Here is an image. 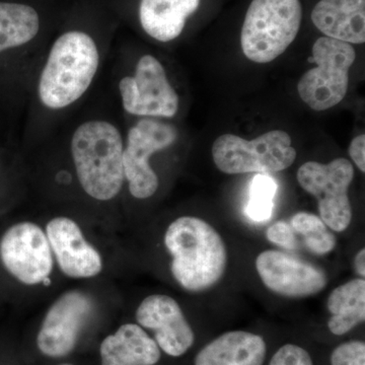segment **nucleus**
I'll return each mask as SVG.
<instances>
[{
    "instance_id": "obj_6",
    "label": "nucleus",
    "mask_w": 365,
    "mask_h": 365,
    "mask_svg": "<svg viewBox=\"0 0 365 365\" xmlns=\"http://www.w3.org/2000/svg\"><path fill=\"white\" fill-rule=\"evenodd\" d=\"M302 20L299 0H253L242 29L245 56L256 63L273 61L294 42Z\"/></svg>"
},
{
    "instance_id": "obj_23",
    "label": "nucleus",
    "mask_w": 365,
    "mask_h": 365,
    "mask_svg": "<svg viewBox=\"0 0 365 365\" xmlns=\"http://www.w3.org/2000/svg\"><path fill=\"white\" fill-rule=\"evenodd\" d=\"M331 365H365V343L351 340L341 343L330 355Z\"/></svg>"
},
{
    "instance_id": "obj_4",
    "label": "nucleus",
    "mask_w": 365,
    "mask_h": 365,
    "mask_svg": "<svg viewBox=\"0 0 365 365\" xmlns=\"http://www.w3.org/2000/svg\"><path fill=\"white\" fill-rule=\"evenodd\" d=\"M110 58L107 93L124 122L145 118L172 121L178 116L181 96L157 55L121 49Z\"/></svg>"
},
{
    "instance_id": "obj_30",
    "label": "nucleus",
    "mask_w": 365,
    "mask_h": 365,
    "mask_svg": "<svg viewBox=\"0 0 365 365\" xmlns=\"http://www.w3.org/2000/svg\"><path fill=\"white\" fill-rule=\"evenodd\" d=\"M58 365H74V364H58Z\"/></svg>"
},
{
    "instance_id": "obj_19",
    "label": "nucleus",
    "mask_w": 365,
    "mask_h": 365,
    "mask_svg": "<svg viewBox=\"0 0 365 365\" xmlns=\"http://www.w3.org/2000/svg\"><path fill=\"white\" fill-rule=\"evenodd\" d=\"M312 21L326 37L348 44L365 42V0H321Z\"/></svg>"
},
{
    "instance_id": "obj_8",
    "label": "nucleus",
    "mask_w": 365,
    "mask_h": 365,
    "mask_svg": "<svg viewBox=\"0 0 365 365\" xmlns=\"http://www.w3.org/2000/svg\"><path fill=\"white\" fill-rule=\"evenodd\" d=\"M216 167L225 174L280 172L289 168L297 158L287 132L271 130L253 140L234 134H223L212 146Z\"/></svg>"
},
{
    "instance_id": "obj_1",
    "label": "nucleus",
    "mask_w": 365,
    "mask_h": 365,
    "mask_svg": "<svg viewBox=\"0 0 365 365\" xmlns=\"http://www.w3.org/2000/svg\"><path fill=\"white\" fill-rule=\"evenodd\" d=\"M110 32L74 23L53 36L29 93L19 137L24 155L49 139L98 90L111 56Z\"/></svg>"
},
{
    "instance_id": "obj_29",
    "label": "nucleus",
    "mask_w": 365,
    "mask_h": 365,
    "mask_svg": "<svg viewBox=\"0 0 365 365\" xmlns=\"http://www.w3.org/2000/svg\"><path fill=\"white\" fill-rule=\"evenodd\" d=\"M2 127H4V125L2 123L1 119H0V130H1Z\"/></svg>"
},
{
    "instance_id": "obj_27",
    "label": "nucleus",
    "mask_w": 365,
    "mask_h": 365,
    "mask_svg": "<svg viewBox=\"0 0 365 365\" xmlns=\"http://www.w3.org/2000/svg\"><path fill=\"white\" fill-rule=\"evenodd\" d=\"M349 155L362 173L365 172V135L355 137L349 146Z\"/></svg>"
},
{
    "instance_id": "obj_12",
    "label": "nucleus",
    "mask_w": 365,
    "mask_h": 365,
    "mask_svg": "<svg viewBox=\"0 0 365 365\" xmlns=\"http://www.w3.org/2000/svg\"><path fill=\"white\" fill-rule=\"evenodd\" d=\"M93 309V300L81 290L60 295L48 309L38 331L36 345L41 354L53 359L71 355Z\"/></svg>"
},
{
    "instance_id": "obj_24",
    "label": "nucleus",
    "mask_w": 365,
    "mask_h": 365,
    "mask_svg": "<svg viewBox=\"0 0 365 365\" xmlns=\"http://www.w3.org/2000/svg\"><path fill=\"white\" fill-rule=\"evenodd\" d=\"M268 365H314V360L306 348L287 343L276 350Z\"/></svg>"
},
{
    "instance_id": "obj_25",
    "label": "nucleus",
    "mask_w": 365,
    "mask_h": 365,
    "mask_svg": "<svg viewBox=\"0 0 365 365\" xmlns=\"http://www.w3.org/2000/svg\"><path fill=\"white\" fill-rule=\"evenodd\" d=\"M23 155L20 146L14 150L11 146L0 143V203L6 197V181L11 177L14 167L20 165Z\"/></svg>"
},
{
    "instance_id": "obj_3",
    "label": "nucleus",
    "mask_w": 365,
    "mask_h": 365,
    "mask_svg": "<svg viewBox=\"0 0 365 365\" xmlns=\"http://www.w3.org/2000/svg\"><path fill=\"white\" fill-rule=\"evenodd\" d=\"M44 13L19 0H0V119L23 121L34 76L53 36Z\"/></svg>"
},
{
    "instance_id": "obj_22",
    "label": "nucleus",
    "mask_w": 365,
    "mask_h": 365,
    "mask_svg": "<svg viewBox=\"0 0 365 365\" xmlns=\"http://www.w3.org/2000/svg\"><path fill=\"white\" fill-rule=\"evenodd\" d=\"M277 189V182L268 175L258 174L252 180L246 207L250 220L256 222H265L270 220Z\"/></svg>"
},
{
    "instance_id": "obj_20",
    "label": "nucleus",
    "mask_w": 365,
    "mask_h": 365,
    "mask_svg": "<svg viewBox=\"0 0 365 365\" xmlns=\"http://www.w3.org/2000/svg\"><path fill=\"white\" fill-rule=\"evenodd\" d=\"M331 318L328 329L333 335L344 336L365 321V280L353 279L331 292L327 302Z\"/></svg>"
},
{
    "instance_id": "obj_13",
    "label": "nucleus",
    "mask_w": 365,
    "mask_h": 365,
    "mask_svg": "<svg viewBox=\"0 0 365 365\" xmlns=\"http://www.w3.org/2000/svg\"><path fill=\"white\" fill-rule=\"evenodd\" d=\"M256 269L269 290L292 299L318 294L328 284V278L322 269L276 250L262 252L257 257Z\"/></svg>"
},
{
    "instance_id": "obj_21",
    "label": "nucleus",
    "mask_w": 365,
    "mask_h": 365,
    "mask_svg": "<svg viewBox=\"0 0 365 365\" xmlns=\"http://www.w3.org/2000/svg\"><path fill=\"white\" fill-rule=\"evenodd\" d=\"M295 234L302 235V244L311 253L326 255L335 249L336 237L319 216L309 212H297L290 220Z\"/></svg>"
},
{
    "instance_id": "obj_26",
    "label": "nucleus",
    "mask_w": 365,
    "mask_h": 365,
    "mask_svg": "<svg viewBox=\"0 0 365 365\" xmlns=\"http://www.w3.org/2000/svg\"><path fill=\"white\" fill-rule=\"evenodd\" d=\"M267 239L269 242L277 245L281 248L287 250H297L300 248L299 239L292 230V225H288L287 222H277L273 223L268 228Z\"/></svg>"
},
{
    "instance_id": "obj_18",
    "label": "nucleus",
    "mask_w": 365,
    "mask_h": 365,
    "mask_svg": "<svg viewBox=\"0 0 365 365\" xmlns=\"http://www.w3.org/2000/svg\"><path fill=\"white\" fill-rule=\"evenodd\" d=\"M266 341L247 331L223 333L197 353L194 365H264Z\"/></svg>"
},
{
    "instance_id": "obj_17",
    "label": "nucleus",
    "mask_w": 365,
    "mask_h": 365,
    "mask_svg": "<svg viewBox=\"0 0 365 365\" xmlns=\"http://www.w3.org/2000/svg\"><path fill=\"white\" fill-rule=\"evenodd\" d=\"M201 0H139V26L150 39L168 44L180 38Z\"/></svg>"
},
{
    "instance_id": "obj_28",
    "label": "nucleus",
    "mask_w": 365,
    "mask_h": 365,
    "mask_svg": "<svg viewBox=\"0 0 365 365\" xmlns=\"http://www.w3.org/2000/svg\"><path fill=\"white\" fill-rule=\"evenodd\" d=\"M355 271L359 276L364 278L365 276V250H360L354 258Z\"/></svg>"
},
{
    "instance_id": "obj_5",
    "label": "nucleus",
    "mask_w": 365,
    "mask_h": 365,
    "mask_svg": "<svg viewBox=\"0 0 365 365\" xmlns=\"http://www.w3.org/2000/svg\"><path fill=\"white\" fill-rule=\"evenodd\" d=\"M170 271L184 289L201 292L215 287L227 267V254L220 235L195 216L174 220L165 234Z\"/></svg>"
},
{
    "instance_id": "obj_10",
    "label": "nucleus",
    "mask_w": 365,
    "mask_h": 365,
    "mask_svg": "<svg viewBox=\"0 0 365 365\" xmlns=\"http://www.w3.org/2000/svg\"><path fill=\"white\" fill-rule=\"evenodd\" d=\"M297 182L304 191L316 197L321 220L334 232H342L352 220L348 189L354 168L346 158L319 163L307 162L297 170Z\"/></svg>"
},
{
    "instance_id": "obj_7",
    "label": "nucleus",
    "mask_w": 365,
    "mask_h": 365,
    "mask_svg": "<svg viewBox=\"0 0 365 365\" xmlns=\"http://www.w3.org/2000/svg\"><path fill=\"white\" fill-rule=\"evenodd\" d=\"M124 124V189L134 200H148L157 194L160 185L150 158L158 151L176 145L179 128L172 121L150 118Z\"/></svg>"
},
{
    "instance_id": "obj_2",
    "label": "nucleus",
    "mask_w": 365,
    "mask_h": 365,
    "mask_svg": "<svg viewBox=\"0 0 365 365\" xmlns=\"http://www.w3.org/2000/svg\"><path fill=\"white\" fill-rule=\"evenodd\" d=\"M50 138L61 150L83 196L108 204L122 195L125 124L107 91L98 88Z\"/></svg>"
},
{
    "instance_id": "obj_16",
    "label": "nucleus",
    "mask_w": 365,
    "mask_h": 365,
    "mask_svg": "<svg viewBox=\"0 0 365 365\" xmlns=\"http://www.w3.org/2000/svg\"><path fill=\"white\" fill-rule=\"evenodd\" d=\"M101 365H157L162 351L138 324H123L100 344Z\"/></svg>"
},
{
    "instance_id": "obj_15",
    "label": "nucleus",
    "mask_w": 365,
    "mask_h": 365,
    "mask_svg": "<svg viewBox=\"0 0 365 365\" xmlns=\"http://www.w3.org/2000/svg\"><path fill=\"white\" fill-rule=\"evenodd\" d=\"M54 260L67 277L88 279L101 274L104 267L103 258L88 240L73 218L59 215L46 225Z\"/></svg>"
},
{
    "instance_id": "obj_9",
    "label": "nucleus",
    "mask_w": 365,
    "mask_h": 365,
    "mask_svg": "<svg viewBox=\"0 0 365 365\" xmlns=\"http://www.w3.org/2000/svg\"><path fill=\"white\" fill-rule=\"evenodd\" d=\"M356 58L351 44L322 37L313 46L317 67L300 78V98L314 111H326L344 100L349 83V71Z\"/></svg>"
},
{
    "instance_id": "obj_11",
    "label": "nucleus",
    "mask_w": 365,
    "mask_h": 365,
    "mask_svg": "<svg viewBox=\"0 0 365 365\" xmlns=\"http://www.w3.org/2000/svg\"><path fill=\"white\" fill-rule=\"evenodd\" d=\"M0 262L9 275L29 287L46 282L54 267L46 232L26 220L14 223L0 237Z\"/></svg>"
},
{
    "instance_id": "obj_14",
    "label": "nucleus",
    "mask_w": 365,
    "mask_h": 365,
    "mask_svg": "<svg viewBox=\"0 0 365 365\" xmlns=\"http://www.w3.org/2000/svg\"><path fill=\"white\" fill-rule=\"evenodd\" d=\"M137 324L153 334L160 351L168 356H184L195 343V333L177 300L165 294L144 299L135 313Z\"/></svg>"
}]
</instances>
